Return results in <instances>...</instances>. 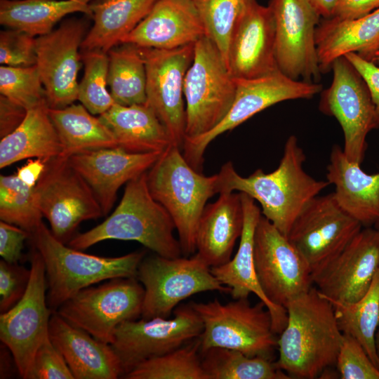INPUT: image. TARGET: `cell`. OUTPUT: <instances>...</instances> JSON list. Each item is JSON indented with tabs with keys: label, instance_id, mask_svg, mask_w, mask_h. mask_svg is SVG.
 <instances>
[{
	"label": "cell",
	"instance_id": "obj_1",
	"mask_svg": "<svg viewBox=\"0 0 379 379\" xmlns=\"http://www.w3.org/2000/svg\"><path fill=\"white\" fill-rule=\"evenodd\" d=\"M305 160L298 138L290 135L279 166L270 173L258 168L243 177L232 162L225 163L218 173L219 194L239 191L248 195L260 204L262 215L288 237L298 215L330 185L327 180H318L310 175L303 167Z\"/></svg>",
	"mask_w": 379,
	"mask_h": 379
},
{
	"label": "cell",
	"instance_id": "obj_2",
	"mask_svg": "<svg viewBox=\"0 0 379 379\" xmlns=\"http://www.w3.org/2000/svg\"><path fill=\"white\" fill-rule=\"evenodd\" d=\"M286 309L287 321L277 340L275 363L291 378H318L335 365L343 340L333 307L312 286Z\"/></svg>",
	"mask_w": 379,
	"mask_h": 379
},
{
	"label": "cell",
	"instance_id": "obj_3",
	"mask_svg": "<svg viewBox=\"0 0 379 379\" xmlns=\"http://www.w3.org/2000/svg\"><path fill=\"white\" fill-rule=\"evenodd\" d=\"M147 172L126 183L122 199L107 218L93 228L75 234L67 245L82 251L106 240L135 241L159 255L180 257V244L173 233L175 224L167 211L152 196Z\"/></svg>",
	"mask_w": 379,
	"mask_h": 379
},
{
	"label": "cell",
	"instance_id": "obj_4",
	"mask_svg": "<svg viewBox=\"0 0 379 379\" xmlns=\"http://www.w3.org/2000/svg\"><path fill=\"white\" fill-rule=\"evenodd\" d=\"M29 239L45 265L46 299L53 312L82 289L102 281L136 277L145 255L143 251L119 257L87 254L59 241L44 222Z\"/></svg>",
	"mask_w": 379,
	"mask_h": 379
},
{
	"label": "cell",
	"instance_id": "obj_5",
	"mask_svg": "<svg viewBox=\"0 0 379 379\" xmlns=\"http://www.w3.org/2000/svg\"><path fill=\"white\" fill-rule=\"evenodd\" d=\"M147 182L153 198L175 224L182 255L194 254L202 212L207 201L220 193L218 174L204 175L187 162L180 148L171 145L147 171Z\"/></svg>",
	"mask_w": 379,
	"mask_h": 379
},
{
	"label": "cell",
	"instance_id": "obj_6",
	"mask_svg": "<svg viewBox=\"0 0 379 379\" xmlns=\"http://www.w3.org/2000/svg\"><path fill=\"white\" fill-rule=\"evenodd\" d=\"M190 305L203 322L200 353L218 347L272 361L278 339L271 314L262 301L251 305L248 298H239L222 303L215 298Z\"/></svg>",
	"mask_w": 379,
	"mask_h": 379
},
{
	"label": "cell",
	"instance_id": "obj_7",
	"mask_svg": "<svg viewBox=\"0 0 379 379\" xmlns=\"http://www.w3.org/2000/svg\"><path fill=\"white\" fill-rule=\"evenodd\" d=\"M235 92V79L220 51L210 38L203 36L194 44L193 61L185 78V138L206 133L220 124Z\"/></svg>",
	"mask_w": 379,
	"mask_h": 379
},
{
	"label": "cell",
	"instance_id": "obj_8",
	"mask_svg": "<svg viewBox=\"0 0 379 379\" xmlns=\"http://www.w3.org/2000/svg\"><path fill=\"white\" fill-rule=\"evenodd\" d=\"M136 278L144 288L143 319L168 318L181 301L197 293L231 291L196 253L174 258L157 254L144 258L138 266Z\"/></svg>",
	"mask_w": 379,
	"mask_h": 379
},
{
	"label": "cell",
	"instance_id": "obj_9",
	"mask_svg": "<svg viewBox=\"0 0 379 379\" xmlns=\"http://www.w3.org/2000/svg\"><path fill=\"white\" fill-rule=\"evenodd\" d=\"M235 81L236 92L232 105L220 124L206 133L185 138L182 147L183 157L199 172H202L206 149L222 133L232 130L278 102L310 99L322 90L320 84L293 79L279 69L260 77L235 79Z\"/></svg>",
	"mask_w": 379,
	"mask_h": 379
},
{
	"label": "cell",
	"instance_id": "obj_10",
	"mask_svg": "<svg viewBox=\"0 0 379 379\" xmlns=\"http://www.w3.org/2000/svg\"><path fill=\"white\" fill-rule=\"evenodd\" d=\"M144 288L136 277L114 278L80 291L56 311L70 324L110 344L118 326L141 316Z\"/></svg>",
	"mask_w": 379,
	"mask_h": 379
},
{
	"label": "cell",
	"instance_id": "obj_11",
	"mask_svg": "<svg viewBox=\"0 0 379 379\" xmlns=\"http://www.w3.org/2000/svg\"><path fill=\"white\" fill-rule=\"evenodd\" d=\"M34 187L39 208L49 222L53 236L67 244L79 224L104 216L94 193L67 157L46 161Z\"/></svg>",
	"mask_w": 379,
	"mask_h": 379
},
{
	"label": "cell",
	"instance_id": "obj_12",
	"mask_svg": "<svg viewBox=\"0 0 379 379\" xmlns=\"http://www.w3.org/2000/svg\"><path fill=\"white\" fill-rule=\"evenodd\" d=\"M173 314L171 319L142 318L118 326L110 345L119 359L123 376L140 363L173 351L201 335L202 320L190 303L179 306Z\"/></svg>",
	"mask_w": 379,
	"mask_h": 379
},
{
	"label": "cell",
	"instance_id": "obj_13",
	"mask_svg": "<svg viewBox=\"0 0 379 379\" xmlns=\"http://www.w3.org/2000/svg\"><path fill=\"white\" fill-rule=\"evenodd\" d=\"M362 228L332 192L312 199L293 222L287 237L307 262L312 277L337 257Z\"/></svg>",
	"mask_w": 379,
	"mask_h": 379
},
{
	"label": "cell",
	"instance_id": "obj_14",
	"mask_svg": "<svg viewBox=\"0 0 379 379\" xmlns=\"http://www.w3.org/2000/svg\"><path fill=\"white\" fill-rule=\"evenodd\" d=\"M331 69L333 81L321 94L319 109L338 120L344 134V154L361 164L367 135L379 127L375 106L365 81L345 56L336 59Z\"/></svg>",
	"mask_w": 379,
	"mask_h": 379
},
{
	"label": "cell",
	"instance_id": "obj_15",
	"mask_svg": "<svg viewBox=\"0 0 379 379\" xmlns=\"http://www.w3.org/2000/svg\"><path fill=\"white\" fill-rule=\"evenodd\" d=\"M254 265L266 297L284 307L312 286L310 267L298 249L261 215L254 234Z\"/></svg>",
	"mask_w": 379,
	"mask_h": 379
},
{
	"label": "cell",
	"instance_id": "obj_16",
	"mask_svg": "<svg viewBox=\"0 0 379 379\" xmlns=\"http://www.w3.org/2000/svg\"><path fill=\"white\" fill-rule=\"evenodd\" d=\"M30 278L25 293L8 311L0 315V339L11 352L18 372L27 379L39 347L49 338L53 311L47 299L46 269L40 253L33 247Z\"/></svg>",
	"mask_w": 379,
	"mask_h": 379
},
{
	"label": "cell",
	"instance_id": "obj_17",
	"mask_svg": "<svg viewBox=\"0 0 379 379\" xmlns=\"http://www.w3.org/2000/svg\"><path fill=\"white\" fill-rule=\"evenodd\" d=\"M140 48L147 72L146 103L167 129L173 145L182 150L186 126L184 83L194 44L168 50Z\"/></svg>",
	"mask_w": 379,
	"mask_h": 379
},
{
	"label": "cell",
	"instance_id": "obj_18",
	"mask_svg": "<svg viewBox=\"0 0 379 379\" xmlns=\"http://www.w3.org/2000/svg\"><path fill=\"white\" fill-rule=\"evenodd\" d=\"M278 69L293 79L311 81L321 70L316 44L320 15L307 0H270Z\"/></svg>",
	"mask_w": 379,
	"mask_h": 379
},
{
	"label": "cell",
	"instance_id": "obj_19",
	"mask_svg": "<svg viewBox=\"0 0 379 379\" xmlns=\"http://www.w3.org/2000/svg\"><path fill=\"white\" fill-rule=\"evenodd\" d=\"M86 23L81 19L64 21L51 32L36 38V66L49 108L61 109L78 100V72Z\"/></svg>",
	"mask_w": 379,
	"mask_h": 379
},
{
	"label": "cell",
	"instance_id": "obj_20",
	"mask_svg": "<svg viewBox=\"0 0 379 379\" xmlns=\"http://www.w3.org/2000/svg\"><path fill=\"white\" fill-rule=\"evenodd\" d=\"M379 270V227H366L324 268L312 282L326 298L354 302L369 289Z\"/></svg>",
	"mask_w": 379,
	"mask_h": 379
},
{
	"label": "cell",
	"instance_id": "obj_21",
	"mask_svg": "<svg viewBox=\"0 0 379 379\" xmlns=\"http://www.w3.org/2000/svg\"><path fill=\"white\" fill-rule=\"evenodd\" d=\"M227 67L235 79H253L278 70L275 25L269 6L251 0L242 11L230 40Z\"/></svg>",
	"mask_w": 379,
	"mask_h": 379
},
{
	"label": "cell",
	"instance_id": "obj_22",
	"mask_svg": "<svg viewBox=\"0 0 379 379\" xmlns=\"http://www.w3.org/2000/svg\"><path fill=\"white\" fill-rule=\"evenodd\" d=\"M161 153H133L117 147L88 150L67 159L91 187L106 215L120 187L147 172Z\"/></svg>",
	"mask_w": 379,
	"mask_h": 379
},
{
	"label": "cell",
	"instance_id": "obj_23",
	"mask_svg": "<svg viewBox=\"0 0 379 379\" xmlns=\"http://www.w3.org/2000/svg\"><path fill=\"white\" fill-rule=\"evenodd\" d=\"M204 36V26L192 0H158L121 44L168 50L195 44Z\"/></svg>",
	"mask_w": 379,
	"mask_h": 379
},
{
	"label": "cell",
	"instance_id": "obj_24",
	"mask_svg": "<svg viewBox=\"0 0 379 379\" xmlns=\"http://www.w3.org/2000/svg\"><path fill=\"white\" fill-rule=\"evenodd\" d=\"M240 193L244 219L239 248L233 258L224 265L211 267V270L222 284L230 288L233 299L248 298L251 293L257 295L271 314L274 332L280 334L286 324V309L273 304L266 297L255 270L254 234L261 210L253 199Z\"/></svg>",
	"mask_w": 379,
	"mask_h": 379
},
{
	"label": "cell",
	"instance_id": "obj_25",
	"mask_svg": "<svg viewBox=\"0 0 379 379\" xmlns=\"http://www.w3.org/2000/svg\"><path fill=\"white\" fill-rule=\"evenodd\" d=\"M48 334L74 379H117L123 376L119 359L110 344L97 340L56 312L51 316Z\"/></svg>",
	"mask_w": 379,
	"mask_h": 379
},
{
	"label": "cell",
	"instance_id": "obj_26",
	"mask_svg": "<svg viewBox=\"0 0 379 379\" xmlns=\"http://www.w3.org/2000/svg\"><path fill=\"white\" fill-rule=\"evenodd\" d=\"M361 164L350 161L338 145L333 146L326 179L340 206L363 227L379 221V172L367 173Z\"/></svg>",
	"mask_w": 379,
	"mask_h": 379
},
{
	"label": "cell",
	"instance_id": "obj_27",
	"mask_svg": "<svg viewBox=\"0 0 379 379\" xmlns=\"http://www.w3.org/2000/svg\"><path fill=\"white\" fill-rule=\"evenodd\" d=\"M241 193L222 192L206 205L196 237L197 254L210 267L227 262L244 227Z\"/></svg>",
	"mask_w": 379,
	"mask_h": 379
},
{
	"label": "cell",
	"instance_id": "obj_28",
	"mask_svg": "<svg viewBox=\"0 0 379 379\" xmlns=\"http://www.w3.org/2000/svg\"><path fill=\"white\" fill-rule=\"evenodd\" d=\"M316 44L322 73L347 53L372 61L379 49V8L356 19L324 18L316 29Z\"/></svg>",
	"mask_w": 379,
	"mask_h": 379
},
{
	"label": "cell",
	"instance_id": "obj_29",
	"mask_svg": "<svg viewBox=\"0 0 379 379\" xmlns=\"http://www.w3.org/2000/svg\"><path fill=\"white\" fill-rule=\"evenodd\" d=\"M113 134L119 147L133 153L163 152L171 138L154 111L147 104L115 103L99 116Z\"/></svg>",
	"mask_w": 379,
	"mask_h": 379
},
{
	"label": "cell",
	"instance_id": "obj_30",
	"mask_svg": "<svg viewBox=\"0 0 379 379\" xmlns=\"http://www.w3.org/2000/svg\"><path fill=\"white\" fill-rule=\"evenodd\" d=\"M62 147L55 128L44 103L27 111L22 123L1 138L0 168L25 159L48 161L61 154Z\"/></svg>",
	"mask_w": 379,
	"mask_h": 379
},
{
	"label": "cell",
	"instance_id": "obj_31",
	"mask_svg": "<svg viewBox=\"0 0 379 379\" xmlns=\"http://www.w3.org/2000/svg\"><path fill=\"white\" fill-rule=\"evenodd\" d=\"M158 0H94L91 4L93 25L85 36L81 51L107 53L121 44L150 12Z\"/></svg>",
	"mask_w": 379,
	"mask_h": 379
},
{
	"label": "cell",
	"instance_id": "obj_32",
	"mask_svg": "<svg viewBox=\"0 0 379 379\" xmlns=\"http://www.w3.org/2000/svg\"><path fill=\"white\" fill-rule=\"evenodd\" d=\"M94 0H0V23L34 36L46 34L65 15L81 12L92 16Z\"/></svg>",
	"mask_w": 379,
	"mask_h": 379
},
{
	"label": "cell",
	"instance_id": "obj_33",
	"mask_svg": "<svg viewBox=\"0 0 379 379\" xmlns=\"http://www.w3.org/2000/svg\"><path fill=\"white\" fill-rule=\"evenodd\" d=\"M49 117L61 144L60 156L91 149L118 147L109 128L83 105L72 104L61 109L48 107Z\"/></svg>",
	"mask_w": 379,
	"mask_h": 379
},
{
	"label": "cell",
	"instance_id": "obj_34",
	"mask_svg": "<svg viewBox=\"0 0 379 379\" xmlns=\"http://www.w3.org/2000/svg\"><path fill=\"white\" fill-rule=\"evenodd\" d=\"M107 52V84L115 103L129 106L147 102V72L141 48L121 44Z\"/></svg>",
	"mask_w": 379,
	"mask_h": 379
},
{
	"label": "cell",
	"instance_id": "obj_35",
	"mask_svg": "<svg viewBox=\"0 0 379 379\" xmlns=\"http://www.w3.org/2000/svg\"><path fill=\"white\" fill-rule=\"evenodd\" d=\"M327 299L333 307L338 324L343 333L357 339L379 368V357L375 345V335L379 325V270L369 289L359 300L347 302Z\"/></svg>",
	"mask_w": 379,
	"mask_h": 379
},
{
	"label": "cell",
	"instance_id": "obj_36",
	"mask_svg": "<svg viewBox=\"0 0 379 379\" xmlns=\"http://www.w3.org/2000/svg\"><path fill=\"white\" fill-rule=\"evenodd\" d=\"M200 354L207 379L291 378L272 360L260 357H248L236 350L215 347Z\"/></svg>",
	"mask_w": 379,
	"mask_h": 379
},
{
	"label": "cell",
	"instance_id": "obj_37",
	"mask_svg": "<svg viewBox=\"0 0 379 379\" xmlns=\"http://www.w3.org/2000/svg\"><path fill=\"white\" fill-rule=\"evenodd\" d=\"M126 379H207L199 337L165 354L147 359L124 375Z\"/></svg>",
	"mask_w": 379,
	"mask_h": 379
},
{
	"label": "cell",
	"instance_id": "obj_38",
	"mask_svg": "<svg viewBox=\"0 0 379 379\" xmlns=\"http://www.w3.org/2000/svg\"><path fill=\"white\" fill-rule=\"evenodd\" d=\"M34 187L16 175L0 176V219L18 226L30 234L43 222Z\"/></svg>",
	"mask_w": 379,
	"mask_h": 379
},
{
	"label": "cell",
	"instance_id": "obj_39",
	"mask_svg": "<svg viewBox=\"0 0 379 379\" xmlns=\"http://www.w3.org/2000/svg\"><path fill=\"white\" fill-rule=\"evenodd\" d=\"M192 1L203 22L206 36L216 45L227 66L232 33L238 18L251 0Z\"/></svg>",
	"mask_w": 379,
	"mask_h": 379
},
{
	"label": "cell",
	"instance_id": "obj_40",
	"mask_svg": "<svg viewBox=\"0 0 379 379\" xmlns=\"http://www.w3.org/2000/svg\"><path fill=\"white\" fill-rule=\"evenodd\" d=\"M84 74L79 84L78 100L92 114L99 116L114 104L107 89L108 75L107 53L99 50L81 51Z\"/></svg>",
	"mask_w": 379,
	"mask_h": 379
},
{
	"label": "cell",
	"instance_id": "obj_41",
	"mask_svg": "<svg viewBox=\"0 0 379 379\" xmlns=\"http://www.w3.org/2000/svg\"><path fill=\"white\" fill-rule=\"evenodd\" d=\"M0 93L27 110L46 102L45 89L36 65H1Z\"/></svg>",
	"mask_w": 379,
	"mask_h": 379
},
{
	"label": "cell",
	"instance_id": "obj_42",
	"mask_svg": "<svg viewBox=\"0 0 379 379\" xmlns=\"http://www.w3.org/2000/svg\"><path fill=\"white\" fill-rule=\"evenodd\" d=\"M335 365L342 379H379V368L361 343L347 334L343 333Z\"/></svg>",
	"mask_w": 379,
	"mask_h": 379
},
{
	"label": "cell",
	"instance_id": "obj_43",
	"mask_svg": "<svg viewBox=\"0 0 379 379\" xmlns=\"http://www.w3.org/2000/svg\"><path fill=\"white\" fill-rule=\"evenodd\" d=\"M36 38L22 30L11 29L0 32V63L11 67L36 65Z\"/></svg>",
	"mask_w": 379,
	"mask_h": 379
},
{
	"label": "cell",
	"instance_id": "obj_44",
	"mask_svg": "<svg viewBox=\"0 0 379 379\" xmlns=\"http://www.w3.org/2000/svg\"><path fill=\"white\" fill-rule=\"evenodd\" d=\"M31 270L18 263L0 260V312L4 313L15 306L25 293Z\"/></svg>",
	"mask_w": 379,
	"mask_h": 379
},
{
	"label": "cell",
	"instance_id": "obj_45",
	"mask_svg": "<svg viewBox=\"0 0 379 379\" xmlns=\"http://www.w3.org/2000/svg\"><path fill=\"white\" fill-rule=\"evenodd\" d=\"M27 379H74L63 356L47 338L36 350Z\"/></svg>",
	"mask_w": 379,
	"mask_h": 379
},
{
	"label": "cell",
	"instance_id": "obj_46",
	"mask_svg": "<svg viewBox=\"0 0 379 379\" xmlns=\"http://www.w3.org/2000/svg\"><path fill=\"white\" fill-rule=\"evenodd\" d=\"M30 233L13 224L0 222V255L10 263H18L22 259L24 242Z\"/></svg>",
	"mask_w": 379,
	"mask_h": 379
},
{
	"label": "cell",
	"instance_id": "obj_47",
	"mask_svg": "<svg viewBox=\"0 0 379 379\" xmlns=\"http://www.w3.org/2000/svg\"><path fill=\"white\" fill-rule=\"evenodd\" d=\"M345 57L365 81L375 106L379 125V66L354 53H347Z\"/></svg>",
	"mask_w": 379,
	"mask_h": 379
},
{
	"label": "cell",
	"instance_id": "obj_48",
	"mask_svg": "<svg viewBox=\"0 0 379 379\" xmlns=\"http://www.w3.org/2000/svg\"><path fill=\"white\" fill-rule=\"evenodd\" d=\"M27 109L8 98L0 95V137L13 132L25 119Z\"/></svg>",
	"mask_w": 379,
	"mask_h": 379
},
{
	"label": "cell",
	"instance_id": "obj_49",
	"mask_svg": "<svg viewBox=\"0 0 379 379\" xmlns=\"http://www.w3.org/2000/svg\"><path fill=\"white\" fill-rule=\"evenodd\" d=\"M379 8V0H338L333 17L343 20L363 17Z\"/></svg>",
	"mask_w": 379,
	"mask_h": 379
},
{
	"label": "cell",
	"instance_id": "obj_50",
	"mask_svg": "<svg viewBox=\"0 0 379 379\" xmlns=\"http://www.w3.org/2000/svg\"><path fill=\"white\" fill-rule=\"evenodd\" d=\"M46 167V163L40 159H29L15 173L18 178L26 185L34 187Z\"/></svg>",
	"mask_w": 379,
	"mask_h": 379
},
{
	"label": "cell",
	"instance_id": "obj_51",
	"mask_svg": "<svg viewBox=\"0 0 379 379\" xmlns=\"http://www.w3.org/2000/svg\"><path fill=\"white\" fill-rule=\"evenodd\" d=\"M317 13L324 19L334 16L338 0H307Z\"/></svg>",
	"mask_w": 379,
	"mask_h": 379
},
{
	"label": "cell",
	"instance_id": "obj_52",
	"mask_svg": "<svg viewBox=\"0 0 379 379\" xmlns=\"http://www.w3.org/2000/svg\"><path fill=\"white\" fill-rule=\"evenodd\" d=\"M0 378H7L11 375L13 365H15L13 354L8 347L1 343L0 349Z\"/></svg>",
	"mask_w": 379,
	"mask_h": 379
},
{
	"label": "cell",
	"instance_id": "obj_53",
	"mask_svg": "<svg viewBox=\"0 0 379 379\" xmlns=\"http://www.w3.org/2000/svg\"><path fill=\"white\" fill-rule=\"evenodd\" d=\"M375 345H376L377 354L379 357V325H378V328L376 335H375Z\"/></svg>",
	"mask_w": 379,
	"mask_h": 379
},
{
	"label": "cell",
	"instance_id": "obj_54",
	"mask_svg": "<svg viewBox=\"0 0 379 379\" xmlns=\"http://www.w3.org/2000/svg\"><path fill=\"white\" fill-rule=\"evenodd\" d=\"M372 61L373 62H375V64L379 65V49L375 53V55H374V56H373V58L372 59Z\"/></svg>",
	"mask_w": 379,
	"mask_h": 379
},
{
	"label": "cell",
	"instance_id": "obj_55",
	"mask_svg": "<svg viewBox=\"0 0 379 379\" xmlns=\"http://www.w3.org/2000/svg\"><path fill=\"white\" fill-rule=\"evenodd\" d=\"M375 227H379V221H378V222L375 225Z\"/></svg>",
	"mask_w": 379,
	"mask_h": 379
}]
</instances>
